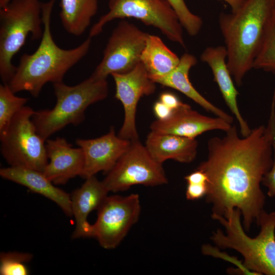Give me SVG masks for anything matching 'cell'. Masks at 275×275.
<instances>
[{
	"label": "cell",
	"mask_w": 275,
	"mask_h": 275,
	"mask_svg": "<svg viewBox=\"0 0 275 275\" xmlns=\"http://www.w3.org/2000/svg\"><path fill=\"white\" fill-rule=\"evenodd\" d=\"M267 126L271 135L273 163L270 170L263 177L261 183L267 188V195L269 197L275 198V100L271 101Z\"/></svg>",
	"instance_id": "4316f807"
},
{
	"label": "cell",
	"mask_w": 275,
	"mask_h": 275,
	"mask_svg": "<svg viewBox=\"0 0 275 275\" xmlns=\"http://www.w3.org/2000/svg\"><path fill=\"white\" fill-rule=\"evenodd\" d=\"M232 126V124L221 118L203 115L193 109L188 104L182 102L172 110L167 118L153 121L150 128L151 131L157 133L195 138L210 130H221L226 132Z\"/></svg>",
	"instance_id": "4fadbf2b"
},
{
	"label": "cell",
	"mask_w": 275,
	"mask_h": 275,
	"mask_svg": "<svg viewBox=\"0 0 275 275\" xmlns=\"http://www.w3.org/2000/svg\"><path fill=\"white\" fill-rule=\"evenodd\" d=\"M275 17V0H246L236 12L219 14L218 23L227 52V64L240 86Z\"/></svg>",
	"instance_id": "7a4b0ae2"
},
{
	"label": "cell",
	"mask_w": 275,
	"mask_h": 275,
	"mask_svg": "<svg viewBox=\"0 0 275 275\" xmlns=\"http://www.w3.org/2000/svg\"><path fill=\"white\" fill-rule=\"evenodd\" d=\"M241 215L238 209H234L227 218L212 214V218L224 226L225 233L218 229L210 239L219 249L239 252L244 258L243 265L256 274L275 275V211H262L257 223L260 231L254 238L244 232Z\"/></svg>",
	"instance_id": "277c9868"
},
{
	"label": "cell",
	"mask_w": 275,
	"mask_h": 275,
	"mask_svg": "<svg viewBox=\"0 0 275 275\" xmlns=\"http://www.w3.org/2000/svg\"><path fill=\"white\" fill-rule=\"evenodd\" d=\"M102 182L109 192L116 193L134 185L155 186L168 181L162 164L153 159L138 139L131 141Z\"/></svg>",
	"instance_id": "9c48e42d"
},
{
	"label": "cell",
	"mask_w": 275,
	"mask_h": 275,
	"mask_svg": "<svg viewBox=\"0 0 275 275\" xmlns=\"http://www.w3.org/2000/svg\"><path fill=\"white\" fill-rule=\"evenodd\" d=\"M149 34L126 20L113 30L103 57L90 77L106 79L113 73H125L141 62V56Z\"/></svg>",
	"instance_id": "8fae6325"
},
{
	"label": "cell",
	"mask_w": 275,
	"mask_h": 275,
	"mask_svg": "<svg viewBox=\"0 0 275 275\" xmlns=\"http://www.w3.org/2000/svg\"><path fill=\"white\" fill-rule=\"evenodd\" d=\"M45 147L48 162L43 172L54 184H64L81 175L85 157L80 147L73 148L65 138L60 137L47 139Z\"/></svg>",
	"instance_id": "9a60e30c"
},
{
	"label": "cell",
	"mask_w": 275,
	"mask_h": 275,
	"mask_svg": "<svg viewBox=\"0 0 275 275\" xmlns=\"http://www.w3.org/2000/svg\"><path fill=\"white\" fill-rule=\"evenodd\" d=\"M226 133L209 140L207 158L197 169L207 177L206 201L212 214L227 218L238 209L248 231L264 210L266 197L260 184L273 163L271 135L264 125L245 137L239 138L235 125Z\"/></svg>",
	"instance_id": "6da1fadb"
},
{
	"label": "cell",
	"mask_w": 275,
	"mask_h": 275,
	"mask_svg": "<svg viewBox=\"0 0 275 275\" xmlns=\"http://www.w3.org/2000/svg\"><path fill=\"white\" fill-rule=\"evenodd\" d=\"M3 178L24 186L56 203L69 216H72L70 196L54 186V184L38 170L22 167H9L1 169Z\"/></svg>",
	"instance_id": "ac0fdd59"
},
{
	"label": "cell",
	"mask_w": 275,
	"mask_h": 275,
	"mask_svg": "<svg viewBox=\"0 0 275 275\" xmlns=\"http://www.w3.org/2000/svg\"><path fill=\"white\" fill-rule=\"evenodd\" d=\"M173 9L183 28L190 36H195L200 31L203 20L188 8L184 0H166Z\"/></svg>",
	"instance_id": "d4e9b609"
},
{
	"label": "cell",
	"mask_w": 275,
	"mask_h": 275,
	"mask_svg": "<svg viewBox=\"0 0 275 275\" xmlns=\"http://www.w3.org/2000/svg\"><path fill=\"white\" fill-rule=\"evenodd\" d=\"M111 75L116 84L115 97L121 102L124 110V122L118 135L129 141L138 140L135 124L137 105L142 97L155 92L156 83L150 78L141 62L128 72Z\"/></svg>",
	"instance_id": "7c38bea8"
},
{
	"label": "cell",
	"mask_w": 275,
	"mask_h": 275,
	"mask_svg": "<svg viewBox=\"0 0 275 275\" xmlns=\"http://www.w3.org/2000/svg\"><path fill=\"white\" fill-rule=\"evenodd\" d=\"M108 8V12L92 26L89 37L97 36L114 19L133 18L158 29L168 39L185 48L183 27L166 0H109Z\"/></svg>",
	"instance_id": "ba28073f"
},
{
	"label": "cell",
	"mask_w": 275,
	"mask_h": 275,
	"mask_svg": "<svg viewBox=\"0 0 275 275\" xmlns=\"http://www.w3.org/2000/svg\"><path fill=\"white\" fill-rule=\"evenodd\" d=\"M227 52L225 46L208 47L202 52L200 60L211 68L214 80L217 84L223 97L231 113L238 121L241 135L248 136L252 129L241 116L238 107L237 97L239 94L227 64Z\"/></svg>",
	"instance_id": "2e32d148"
},
{
	"label": "cell",
	"mask_w": 275,
	"mask_h": 275,
	"mask_svg": "<svg viewBox=\"0 0 275 275\" xmlns=\"http://www.w3.org/2000/svg\"><path fill=\"white\" fill-rule=\"evenodd\" d=\"M197 63V60L194 56L185 53L180 58L178 65L170 73L151 79L156 84L179 91L206 111L232 124L233 122L232 116L210 102L193 86L189 80L188 74L190 68Z\"/></svg>",
	"instance_id": "d6986e66"
},
{
	"label": "cell",
	"mask_w": 275,
	"mask_h": 275,
	"mask_svg": "<svg viewBox=\"0 0 275 275\" xmlns=\"http://www.w3.org/2000/svg\"><path fill=\"white\" fill-rule=\"evenodd\" d=\"M56 1L49 0L42 3L43 35L33 53H25L21 57L8 84L15 94L26 91L34 97H38L46 83L63 81L66 72L89 51L92 41L90 37L77 47L70 49L61 48L54 42L50 31V20Z\"/></svg>",
	"instance_id": "3957f363"
},
{
	"label": "cell",
	"mask_w": 275,
	"mask_h": 275,
	"mask_svg": "<svg viewBox=\"0 0 275 275\" xmlns=\"http://www.w3.org/2000/svg\"><path fill=\"white\" fill-rule=\"evenodd\" d=\"M227 3L231 8V12L237 11L243 4L246 0H218Z\"/></svg>",
	"instance_id": "1f68e13d"
},
{
	"label": "cell",
	"mask_w": 275,
	"mask_h": 275,
	"mask_svg": "<svg viewBox=\"0 0 275 275\" xmlns=\"http://www.w3.org/2000/svg\"><path fill=\"white\" fill-rule=\"evenodd\" d=\"M159 99L161 102L172 110L176 108L182 103L175 95L170 92L162 93L160 95Z\"/></svg>",
	"instance_id": "f1b7e54d"
},
{
	"label": "cell",
	"mask_w": 275,
	"mask_h": 275,
	"mask_svg": "<svg viewBox=\"0 0 275 275\" xmlns=\"http://www.w3.org/2000/svg\"><path fill=\"white\" fill-rule=\"evenodd\" d=\"M180 58L158 36L149 34L141 56V62L150 79L170 73L178 65Z\"/></svg>",
	"instance_id": "44dd1931"
},
{
	"label": "cell",
	"mask_w": 275,
	"mask_h": 275,
	"mask_svg": "<svg viewBox=\"0 0 275 275\" xmlns=\"http://www.w3.org/2000/svg\"><path fill=\"white\" fill-rule=\"evenodd\" d=\"M185 180L188 183L206 184L207 183V177L201 170L197 169L194 172L186 176Z\"/></svg>",
	"instance_id": "f546056e"
},
{
	"label": "cell",
	"mask_w": 275,
	"mask_h": 275,
	"mask_svg": "<svg viewBox=\"0 0 275 275\" xmlns=\"http://www.w3.org/2000/svg\"><path fill=\"white\" fill-rule=\"evenodd\" d=\"M29 98L15 95L8 84L0 85V132L7 126L14 116L19 112Z\"/></svg>",
	"instance_id": "603a6c76"
},
{
	"label": "cell",
	"mask_w": 275,
	"mask_h": 275,
	"mask_svg": "<svg viewBox=\"0 0 275 275\" xmlns=\"http://www.w3.org/2000/svg\"><path fill=\"white\" fill-rule=\"evenodd\" d=\"M59 15L63 28L71 35H81L98 10V0H60Z\"/></svg>",
	"instance_id": "7402d4cb"
},
{
	"label": "cell",
	"mask_w": 275,
	"mask_h": 275,
	"mask_svg": "<svg viewBox=\"0 0 275 275\" xmlns=\"http://www.w3.org/2000/svg\"><path fill=\"white\" fill-rule=\"evenodd\" d=\"M108 193L102 181H99L95 175L86 178L81 186L72 192L71 208L76 225L73 238L88 237L91 224L87 221L88 216L99 209Z\"/></svg>",
	"instance_id": "e0dca14e"
},
{
	"label": "cell",
	"mask_w": 275,
	"mask_h": 275,
	"mask_svg": "<svg viewBox=\"0 0 275 275\" xmlns=\"http://www.w3.org/2000/svg\"><path fill=\"white\" fill-rule=\"evenodd\" d=\"M155 115L158 119L163 120L167 118L172 110L160 101L156 102L153 107Z\"/></svg>",
	"instance_id": "4dcf8cb0"
},
{
	"label": "cell",
	"mask_w": 275,
	"mask_h": 275,
	"mask_svg": "<svg viewBox=\"0 0 275 275\" xmlns=\"http://www.w3.org/2000/svg\"><path fill=\"white\" fill-rule=\"evenodd\" d=\"M53 84L57 98L54 107L35 111L32 117L38 133L45 141L69 124H80L85 120L87 108L108 94L106 79L90 76L73 86L63 81Z\"/></svg>",
	"instance_id": "5b68a950"
},
{
	"label": "cell",
	"mask_w": 275,
	"mask_h": 275,
	"mask_svg": "<svg viewBox=\"0 0 275 275\" xmlns=\"http://www.w3.org/2000/svg\"><path fill=\"white\" fill-rule=\"evenodd\" d=\"M76 144L84 152L85 162L80 175L87 178L100 171L108 173L128 149L131 141L120 138L112 126L106 134L93 139H77Z\"/></svg>",
	"instance_id": "5bb4252c"
},
{
	"label": "cell",
	"mask_w": 275,
	"mask_h": 275,
	"mask_svg": "<svg viewBox=\"0 0 275 275\" xmlns=\"http://www.w3.org/2000/svg\"><path fill=\"white\" fill-rule=\"evenodd\" d=\"M42 3L39 0H11L0 8V76L3 84L12 78L16 68L12 58L28 35L31 34L33 40L42 37Z\"/></svg>",
	"instance_id": "8992f818"
},
{
	"label": "cell",
	"mask_w": 275,
	"mask_h": 275,
	"mask_svg": "<svg viewBox=\"0 0 275 275\" xmlns=\"http://www.w3.org/2000/svg\"><path fill=\"white\" fill-rule=\"evenodd\" d=\"M11 0H0V8L6 7Z\"/></svg>",
	"instance_id": "d6a6232c"
},
{
	"label": "cell",
	"mask_w": 275,
	"mask_h": 275,
	"mask_svg": "<svg viewBox=\"0 0 275 275\" xmlns=\"http://www.w3.org/2000/svg\"><path fill=\"white\" fill-rule=\"evenodd\" d=\"M97 211V220L90 225L88 237L96 238L104 249H115L139 219V196H107Z\"/></svg>",
	"instance_id": "30bf717a"
},
{
	"label": "cell",
	"mask_w": 275,
	"mask_h": 275,
	"mask_svg": "<svg viewBox=\"0 0 275 275\" xmlns=\"http://www.w3.org/2000/svg\"><path fill=\"white\" fill-rule=\"evenodd\" d=\"M145 147L153 159L160 163L168 159L190 163L196 157L198 142L195 138L151 131L147 136Z\"/></svg>",
	"instance_id": "ffe728a7"
},
{
	"label": "cell",
	"mask_w": 275,
	"mask_h": 275,
	"mask_svg": "<svg viewBox=\"0 0 275 275\" xmlns=\"http://www.w3.org/2000/svg\"><path fill=\"white\" fill-rule=\"evenodd\" d=\"M0 274L2 275H26L28 269L23 264L30 261V254L10 252L1 254Z\"/></svg>",
	"instance_id": "484cf974"
},
{
	"label": "cell",
	"mask_w": 275,
	"mask_h": 275,
	"mask_svg": "<svg viewBox=\"0 0 275 275\" xmlns=\"http://www.w3.org/2000/svg\"><path fill=\"white\" fill-rule=\"evenodd\" d=\"M253 68L275 75V17L253 63Z\"/></svg>",
	"instance_id": "cb8c5ba5"
},
{
	"label": "cell",
	"mask_w": 275,
	"mask_h": 275,
	"mask_svg": "<svg viewBox=\"0 0 275 275\" xmlns=\"http://www.w3.org/2000/svg\"><path fill=\"white\" fill-rule=\"evenodd\" d=\"M33 108L25 105L0 132L1 152L10 167L43 172L48 162L45 141L32 121Z\"/></svg>",
	"instance_id": "52a82bcc"
},
{
	"label": "cell",
	"mask_w": 275,
	"mask_h": 275,
	"mask_svg": "<svg viewBox=\"0 0 275 275\" xmlns=\"http://www.w3.org/2000/svg\"><path fill=\"white\" fill-rule=\"evenodd\" d=\"M207 190V183H188L186 190V198L189 200H198L206 196Z\"/></svg>",
	"instance_id": "83f0119b"
}]
</instances>
